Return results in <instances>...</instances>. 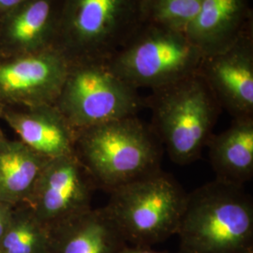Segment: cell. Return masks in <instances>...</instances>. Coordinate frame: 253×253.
I'll return each instance as SVG.
<instances>
[{"label":"cell","mask_w":253,"mask_h":253,"mask_svg":"<svg viewBox=\"0 0 253 253\" xmlns=\"http://www.w3.org/2000/svg\"><path fill=\"white\" fill-rule=\"evenodd\" d=\"M49 160L20 140L0 137V201L16 208L27 205Z\"/></svg>","instance_id":"obj_16"},{"label":"cell","mask_w":253,"mask_h":253,"mask_svg":"<svg viewBox=\"0 0 253 253\" xmlns=\"http://www.w3.org/2000/svg\"><path fill=\"white\" fill-rule=\"evenodd\" d=\"M70 63L56 49L0 59V101L10 106L52 105Z\"/></svg>","instance_id":"obj_9"},{"label":"cell","mask_w":253,"mask_h":253,"mask_svg":"<svg viewBox=\"0 0 253 253\" xmlns=\"http://www.w3.org/2000/svg\"><path fill=\"white\" fill-rule=\"evenodd\" d=\"M188 193L162 170L110 191L103 208L126 243L152 247L176 235Z\"/></svg>","instance_id":"obj_5"},{"label":"cell","mask_w":253,"mask_h":253,"mask_svg":"<svg viewBox=\"0 0 253 253\" xmlns=\"http://www.w3.org/2000/svg\"><path fill=\"white\" fill-rule=\"evenodd\" d=\"M203 0H142L145 23L186 33Z\"/></svg>","instance_id":"obj_18"},{"label":"cell","mask_w":253,"mask_h":253,"mask_svg":"<svg viewBox=\"0 0 253 253\" xmlns=\"http://www.w3.org/2000/svg\"><path fill=\"white\" fill-rule=\"evenodd\" d=\"M203 57L186 33L145 23L107 65L136 89L155 90L196 74Z\"/></svg>","instance_id":"obj_6"},{"label":"cell","mask_w":253,"mask_h":253,"mask_svg":"<svg viewBox=\"0 0 253 253\" xmlns=\"http://www.w3.org/2000/svg\"><path fill=\"white\" fill-rule=\"evenodd\" d=\"M119 253H172L167 251H155L152 247H145V246H136V245H126Z\"/></svg>","instance_id":"obj_20"},{"label":"cell","mask_w":253,"mask_h":253,"mask_svg":"<svg viewBox=\"0 0 253 253\" xmlns=\"http://www.w3.org/2000/svg\"><path fill=\"white\" fill-rule=\"evenodd\" d=\"M0 107H1V101H0ZM3 135H5V133H4V131L2 130V128H1V126H0V137Z\"/></svg>","instance_id":"obj_22"},{"label":"cell","mask_w":253,"mask_h":253,"mask_svg":"<svg viewBox=\"0 0 253 253\" xmlns=\"http://www.w3.org/2000/svg\"><path fill=\"white\" fill-rule=\"evenodd\" d=\"M28 0H0V17L18 8L19 6L23 5Z\"/></svg>","instance_id":"obj_21"},{"label":"cell","mask_w":253,"mask_h":253,"mask_svg":"<svg viewBox=\"0 0 253 253\" xmlns=\"http://www.w3.org/2000/svg\"><path fill=\"white\" fill-rule=\"evenodd\" d=\"M50 233L49 253H119L127 245L103 208L64 220Z\"/></svg>","instance_id":"obj_14"},{"label":"cell","mask_w":253,"mask_h":253,"mask_svg":"<svg viewBox=\"0 0 253 253\" xmlns=\"http://www.w3.org/2000/svg\"><path fill=\"white\" fill-rule=\"evenodd\" d=\"M177 253H253V201L243 186L217 180L188 193Z\"/></svg>","instance_id":"obj_1"},{"label":"cell","mask_w":253,"mask_h":253,"mask_svg":"<svg viewBox=\"0 0 253 253\" xmlns=\"http://www.w3.org/2000/svg\"><path fill=\"white\" fill-rule=\"evenodd\" d=\"M74 153L109 192L162 170L163 145L137 116L76 130Z\"/></svg>","instance_id":"obj_2"},{"label":"cell","mask_w":253,"mask_h":253,"mask_svg":"<svg viewBox=\"0 0 253 253\" xmlns=\"http://www.w3.org/2000/svg\"><path fill=\"white\" fill-rule=\"evenodd\" d=\"M198 74L220 109L233 118H253V29L226 50L204 56Z\"/></svg>","instance_id":"obj_10"},{"label":"cell","mask_w":253,"mask_h":253,"mask_svg":"<svg viewBox=\"0 0 253 253\" xmlns=\"http://www.w3.org/2000/svg\"><path fill=\"white\" fill-rule=\"evenodd\" d=\"M253 29L249 0H203L186 35L203 56H208L226 50Z\"/></svg>","instance_id":"obj_13"},{"label":"cell","mask_w":253,"mask_h":253,"mask_svg":"<svg viewBox=\"0 0 253 253\" xmlns=\"http://www.w3.org/2000/svg\"><path fill=\"white\" fill-rule=\"evenodd\" d=\"M59 0H28L0 17V59L54 48Z\"/></svg>","instance_id":"obj_12"},{"label":"cell","mask_w":253,"mask_h":253,"mask_svg":"<svg viewBox=\"0 0 253 253\" xmlns=\"http://www.w3.org/2000/svg\"><path fill=\"white\" fill-rule=\"evenodd\" d=\"M13 210L14 207L0 201V241L9 227Z\"/></svg>","instance_id":"obj_19"},{"label":"cell","mask_w":253,"mask_h":253,"mask_svg":"<svg viewBox=\"0 0 253 253\" xmlns=\"http://www.w3.org/2000/svg\"><path fill=\"white\" fill-rule=\"evenodd\" d=\"M145 102L152 114L150 127L172 163L187 165L199 160L220 107L198 73L152 90Z\"/></svg>","instance_id":"obj_4"},{"label":"cell","mask_w":253,"mask_h":253,"mask_svg":"<svg viewBox=\"0 0 253 253\" xmlns=\"http://www.w3.org/2000/svg\"><path fill=\"white\" fill-rule=\"evenodd\" d=\"M0 119L18 140L48 160L74 154L76 130L52 105L0 107Z\"/></svg>","instance_id":"obj_11"},{"label":"cell","mask_w":253,"mask_h":253,"mask_svg":"<svg viewBox=\"0 0 253 253\" xmlns=\"http://www.w3.org/2000/svg\"><path fill=\"white\" fill-rule=\"evenodd\" d=\"M217 180L243 186L253 176V118H233L231 126L208 141Z\"/></svg>","instance_id":"obj_15"},{"label":"cell","mask_w":253,"mask_h":253,"mask_svg":"<svg viewBox=\"0 0 253 253\" xmlns=\"http://www.w3.org/2000/svg\"><path fill=\"white\" fill-rule=\"evenodd\" d=\"M50 228L42 223L27 205L14 208L0 241V253H49Z\"/></svg>","instance_id":"obj_17"},{"label":"cell","mask_w":253,"mask_h":253,"mask_svg":"<svg viewBox=\"0 0 253 253\" xmlns=\"http://www.w3.org/2000/svg\"><path fill=\"white\" fill-rule=\"evenodd\" d=\"M144 24L142 0H59L54 48L70 64L107 62Z\"/></svg>","instance_id":"obj_3"},{"label":"cell","mask_w":253,"mask_h":253,"mask_svg":"<svg viewBox=\"0 0 253 253\" xmlns=\"http://www.w3.org/2000/svg\"><path fill=\"white\" fill-rule=\"evenodd\" d=\"M54 105L75 130L137 116L145 106L138 89L113 73L107 62L70 64Z\"/></svg>","instance_id":"obj_7"},{"label":"cell","mask_w":253,"mask_h":253,"mask_svg":"<svg viewBox=\"0 0 253 253\" xmlns=\"http://www.w3.org/2000/svg\"><path fill=\"white\" fill-rule=\"evenodd\" d=\"M97 184L75 153L49 160L27 206L48 228L92 208Z\"/></svg>","instance_id":"obj_8"}]
</instances>
